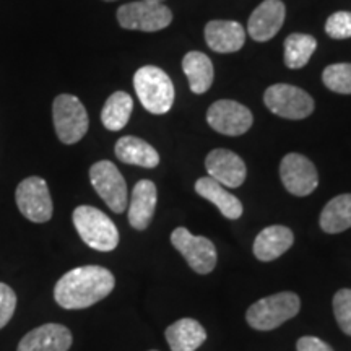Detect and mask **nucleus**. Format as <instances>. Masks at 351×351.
Wrapping results in <instances>:
<instances>
[{
    "mask_svg": "<svg viewBox=\"0 0 351 351\" xmlns=\"http://www.w3.org/2000/svg\"><path fill=\"white\" fill-rule=\"evenodd\" d=\"M114 287L116 278L104 267H77L56 283L54 300L64 309H86L111 295Z\"/></svg>",
    "mask_w": 351,
    "mask_h": 351,
    "instance_id": "nucleus-1",
    "label": "nucleus"
},
{
    "mask_svg": "<svg viewBox=\"0 0 351 351\" xmlns=\"http://www.w3.org/2000/svg\"><path fill=\"white\" fill-rule=\"evenodd\" d=\"M73 226L88 247L99 252H111L119 244V231L114 221L101 210L80 205L73 210Z\"/></svg>",
    "mask_w": 351,
    "mask_h": 351,
    "instance_id": "nucleus-2",
    "label": "nucleus"
},
{
    "mask_svg": "<svg viewBox=\"0 0 351 351\" xmlns=\"http://www.w3.org/2000/svg\"><path fill=\"white\" fill-rule=\"evenodd\" d=\"M134 86L142 106L148 112L166 114L173 108L174 86L168 73L155 65H145L134 75Z\"/></svg>",
    "mask_w": 351,
    "mask_h": 351,
    "instance_id": "nucleus-3",
    "label": "nucleus"
},
{
    "mask_svg": "<svg viewBox=\"0 0 351 351\" xmlns=\"http://www.w3.org/2000/svg\"><path fill=\"white\" fill-rule=\"evenodd\" d=\"M301 300L296 293L283 291L262 298L249 307L245 320L256 330H274L300 313Z\"/></svg>",
    "mask_w": 351,
    "mask_h": 351,
    "instance_id": "nucleus-4",
    "label": "nucleus"
},
{
    "mask_svg": "<svg viewBox=\"0 0 351 351\" xmlns=\"http://www.w3.org/2000/svg\"><path fill=\"white\" fill-rule=\"evenodd\" d=\"M56 134L65 145H73L85 137L90 119L82 101L73 95H59L52 104Z\"/></svg>",
    "mask_w": 351,
    "mask_h": 351,
    "instance_id": "nucleus-5",
    "label": "nucleus"
},
{
    "mask_svg": "<svg viewBox=\"0 0 351 351\" xmlns=\"http://www.w3.org/2000/svg\"><path fill=\"white\" fill-rule=\"evenodd\" d=\"M263 103L270 112L289 121H301L309 117L314 111V99L301 88L276 83L267 88Z\"/></svg>",
    "mask_w": 351,
    "mask_h": 351,
    "instance_id": "nucleus-6",
    "label": "nucleus"
},
{
    "mask_svg": "<svg viewBox=\"0 0 351 351\" xmlns=\"http://www.w3.org/2000/svg\"><path fill=\"white\" fill-rule=\"evenodd\" d=\"M117 21L124 29L153 33L168 28L173 21V12L163 3L156 2H130L119 7Z\"/></svg>",
    "mask_w": 351,
    "mask_h": 351,
    "instance_id": "nucleus-7",
    "label": "nucleus"
},
{
    "mask_svg": "<svg viewBox=\"0 0 351 351\" xmlns=\"http://www.w3.org/2000/svg\"><path fill=\"white\" fill-rule=\"evenodd\" d=\"M16 205L21 215L33 223H47L54 213L52 197L47 182L43 178L32 176L16 187Z\"/></svg>",
    "mask_w": 351,
    "mask_h": 351,
    "instance_id": "nucleus-8",
    "label": "nucleus"
},
{
    "mask_svg": "<svg viewBox=\"0 0 351 351\" xmlns=\"http://www.w3.org/2000/svg\"><path fill=\"white\" fill-rule=\"evenodd\" d=\"M90 181L98 195L114 213L125 212L127 204V184L124 176L111 161L103 160L90 168Z\"/></svg>",
    "mask_w": 351,
    "mask_h": 351,
    "instance_id": "nucleus-9",
    "label": "nucleus"
},
{
    "mask_svg": "<svg viewBox=\"0 0 351 351\" xmlns=\"http://www.w3.org/2000/svg\"><path fill=\"white\" fill-rule=\"evenodd\" d=\"M171 243L182 254L189 267L197 274H212L215 267H217V249H215L213 243L208 238L194 236L186 228H176L171 232Z\"/></svg>",
    "mask_w": 351,
    "mask_h": 351,
    "instance_id": "nucleus-10",
    "label": "nucleus"
},
{
    "mask_svg": "<svg viewBox=\"0 0 351 351\" xmlns=\"http://www.w3.org/2000/svg\"><path fill=\"white\" fill-rule=\"evenodd\" d=\"M207 122L218 134L238 137L252 127L254 116L244 104L231 99L215 101L208 108Z\"/></svg>",
    "mask_w": 351,
    "mask_h": 351,
    "instance_id": "nucleus-11",
    "label": "nucleus"
},
{
    "mask_svg": "<svg viewBox=\"0 0 351 351\" xmlns=\"http://www.w3.org/2000/svg\"><path fill=\"white\" fill-rule=\"evenodd\" d=\"M280 178L289 194L311 195L319 186V174L313 161L300 153H288L280 163Z\"/></svg>",
    "mask_w": 351,
    "mask_h": 351,
    "instance_id": "nucleus-12",
    "label": "nucleus"
},
{
    "mask_svg": "<svg viewBox=\"0 0 351 351\" xmlns=\"http://www.w3.org/2000/svg\"><path fill=\"white\" fill-rule=\"evenodd\" d=\"M205 168H207L210 178L230 189L243 186L245 174H247L243 158L230 150H225V148H217V150L210 152L205 160Z\"/></svg>",
    "mask_w": 351,
    "mask_h": 351,
    "instance_id": "nucleus-13",
    "label": "nucleus"
},
{
    "mask_svg": "<svg viewBox=\"0 0 351 351\" xmlns=\"http://www.w3.org/2000/svg\"><path fill=\"white\" fill-rule=\"evenodd\" d=\"M287 7L282 0H265L249 16L247 33L257 43L270 41L282 29Z\"/></svg>",
    "mask_w": 351,
    "mask_h": 351,
    "instance_id": "nucleus-14",
    "label": "nucleus"
},
{
    "mask_svg": "<svg viewBox=\"0 0 351 351\" xmlns=\"http://www.w3.org/2000/svg\"><path fill=\"white\" fill-rule=\"evenodd\" d=\"M72 341V332L65 326L44 324L26 333L16 351H69Z\"/></svg>",
    "mask_w": 351,
    "mask_h": 351,
    "instance_id": "nucleus-15",
    "label": "nucleus"
},
{
    "mask_svg": "<svg viewBox=\"0 0 351 351\" xmlns=\"http://www.w3.org/2000/svg\"><path fill=\"white\" fill-rule=\"evenodd\" d=\"M205 41L219 54L239 51L245 43V29L238 21L213 20L205 25Z\"/></svg>",
    "mask_w": 351,
    "mask_h": 351,
    "instance_id": "nucleus-16",
    "label": "nucleus"
},
{
    "mask_svg": "<svg viewBox=\"0 0 351 351\" xmlns=\"http://www.w3.org/2000/svg\"><path fill=\"white\" fill-rule=\"evenodd\" d=\"M156 202L158 192L155 182L142 179L135 184L129 205V223L134 230L143 231L150 226L156 210Z\"/></svg>",
    "mask_w": 351,
    "mask_h": 351,
    "instance_id": "nucleus-17",
    "label": "nucleus"
},
{
    "mask_svg": "<svg viewBox=\"0 0 351 351\" xmlns=\"http://www.w3.org/2000/svg\"><path fill=\"white\" fill-rule=\"evenodd\" d=\"M295 243V234L287 226L271 225L263 228L254 241V256L262 262H271L289 251Z\"/></svg>",
    "mask_w": 351,
    "mask_h": 351,
    "instance_id": "nucleus-18",
    "label": "nucleus"
},
{
    "mask_svg": "<svg viewBox=\"0 0 351 351\" xmlns=\"http://www.w3.org/2000/svg\"><path fill=\"white\" fill-rule=\"evenodd\" d=\"M195 192L204 199L212 202L215 207L221 212L223 217H226L228 219H238L243 215V204H241L238 197L228 192L225 186H221L210 176L200 178L195 182Z\"/></svg>",
    "mask_w": 351,
    "mask_h": 351,
    "instance_id": "nucleus-19",
    "label": "nucleus"
},
{
    "mask_svg": "<svg viewBox=\"0 0 351 351\" xmlns=\"http://www.w3.org/2000/svg\"><path fill=\"white\" fill-rule=\"evenodd\" d=\"M116 156L119 158L122 163L140 166V168L153 169L160 165V155L150 143L138 137H132V135H125L117 140Z\"/></svg>",
    "mask_w": 351,
    "mask_h": 351,
    "instance_id": "nucleus-20",
    "label": "nucleus"
},
{
    "mask_svg": "<svg viewBox=\"0 0 351 351\" xmlns=\"http://www.w3.org/2000/svg\"><path fill=\"white\" fill-rule=\"evenodd\" d=\"M166 340L173 351H195L207 340V332L194 319H181L166 328Z\"/></svg>",
    "mask_w": 351,
    "mask_h": 351,
    "instance_id": "nucleus-21",
    "label": "nucleus"
},
{
    "mask_svg": "<svg viewBox=\"0 0 351 351\" xmlns=\"http://www.w3.org/2000/svg\"><path fill=\"white\" fill-rule=\"evenodd\" d=\"M182 70L186 73L192 93L202 95L210 90L213 83L215 70L207 54L199 51L189 52L182 59Z\"/></svg>",
    "mask_w": 351,
    "mask_h": 351,
    "instance_id": "nucleus-22",
    "label": "nucleus"
},
{
    "mask_svg": "<svg viewBox=\"0 0 351 351\" xmlns=\"http://www.w3.org/2000/svg\"><path fill=\"white\" fill-rule=\"evenodd\" d=\"M320 228L328 234H339L351 228V194L333 197L320 213Z\"/></svg>",
    "mask_w": 351,
    "mask_h": 351,
    "instance_id": "nucleus-23",
    "label": "nucleus"
},
{
    "mask_svg": "<svg viewBox=\"0 0 351 351\" xmlns=\"http://www.w3.org/2000/svg\"><path fill=\"white\" fill-rule=\"evenodd\" d=\"M134 111V101L125 91H116L109 96L101 111V122L108 130L117 132L124 129Z\"/></svg>",
    "mask_w": 351,
    "mask_h": 351,
    "instance_id": "nucleus-24",
    "label": "nucleus"
},
{
    "mask_svg": "<svg viewBox=\"0 0 351 351\" xmlns=\"http://www.w3.org/2000/svg\"><path fill=\"white\" fill-rule=\"evenodd\" d=\"M317 49V41L311 34L293 33L285 39V64L288 69H302Z\"/></svg>",
    "mask_w": 351,
    "mask_h": 351,
    "instance_id": "nucleus-25",
    "label": "nucleus"
},
{
    "mask_svg": "<svg viewBox=\"0 0 351 351\" xmlns=\"http://www.w3.org/2000/svg\"><path fill=\"white\" fill-rule=\"evenodd\" d=\"M322 82L333 93L351 95V64H332L324 70Z\"/></svg>",
    "mask_w": 351,
    "mask_h": 351,
    "instance_id": "nucleus-26",
    "label": "nucleus"
},
{
    "mask_svg": "<svg viewBox=\"0 0 351 351\" xmlns=\"http://www.w3.org/2000/svg\"><path fill=\"white\" fill-rule=\"evenodd\" d=\"M333 314L346 335L351 337V289L343 288L333 296Z\"/></svg>",
    "mask_w": 351,
    "mask_h": 351,
    "instance_id": "nucleus-27",
    "label": "nucleus"
},
{
    "mask_svg": "<svg viewBox=\"0 0 351 351\" xmlns=\"http://www.w3.org/2000/svg\"><path fill=\"white\" fill-rule=\"evenodd\" d=\"M326 33L333 39L351 38V12H335L328 16Z\"/></svg>",
    "mask_w": 351,
    "mask_h": 351,
    "instance_id": "nucleus-28",
    "label": "nucleus"
},
{
    "mask_svg": "<svg viewBox=\"0 0 351 351\" xmlns=\"http://www.w3.org/2000/svg\"><path fill=\"white\" fill-rule=\"evenodd\" d=\"M16 309V293L5 283H0V328L10 322Z\"/></svg>",
    "mask_w": 351,
    "mask_h": 351,
    "instance_id": "nucleus-29",
    "label": "nucleus"
},
{
    "mask_svg": "<svg viewBox=\"0 0 351 351\" xmlns=\"http://www.w3.org/2000/svg\"><path fill=\"white\" fill-rule=\"evenodd\" d=\"M298 351H333L332 346L317 337H302L296 343Z\"/></svg>",
    "mask_w": 351,
    "mask_h": 351,
    "instance_id": "nucleus-30",
    "label": "nucleus"
},
{
    "mask_svg": "<svg viewBox=\"0 0 351 351\" xmlns=\"http://www.w3.org/2000/svg\"><path fill=\"white\" fill-rule=\"evenodd\" d=\"M147 2H156V3H161L163 0H147Z\"/></svg>",
    "mask_w": 351,
    "mask_h": 351,
    "instance_id": "nucleus-31",
    "label": "nucleus"
},
{
    "mask_svg": "<svg viewBox=\"0 0 351 351\" xmlns=\"http://www.w3.org/2000/svg\"><path fill=\"white\" fill-rule=\"evenodd\" d=\"M104 2H114V0H104Z\"/></svg>",
    "mask_w": 351,
    "mask_h": 351,
    "instance_id": "nucleus-32",
    "label": "nucleus"
},
{
    "mask_svg": "<svg viewBox=\"0 0 351 351\" xmlns=\"http://www.w3.org/2000/svg\"><path fill=\"white\" fill-rule=\"evenodd\" d=\"M152 351H156V350H152Z\"/></svg>",
    "mask_w": 351,
    "mask_h": 351,
    "instance_id": "nucleus-33",
    "label": "nucleus"
}]
</instances>
